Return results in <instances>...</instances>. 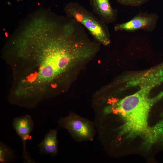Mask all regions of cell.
Returning <instances> with one entry per match:
<instances>
[{
  "label": "cell",
  "instance_id": "6da1fadb",
  "mask_svg": "<svg viewBox=\"0 0 163 163\" xmlns=\"http://www.w3.org/2000/svg\"><path fill=\"white\" fill-rule=\"evenodd\" d=\"M21 37L10 51L11 92L18 100L37 105L53 95L75 66V60L67 46L50 31L36 29Z\"/></svg>",
  "mask_w": 163,
  "mask_h": 163
},
{
  "label": "cell",
  "instance_id": "7a4b0ae2",
  "mask_svg": "<svg viewBox=\"0 0 163 163\" xmlns=\"http://www.w3.org/2000/svg\"><path fill=\"white\" fill-rule=\"evenodd\" d=\"M163 98V91L152 98L136 93L128 96L112 106V108L133 123L146 120L151 107Z\"/></svg>",
  "mask_w": 163,
  "mask_h": 163
},
{
  "label": "cell",
  "instance_id": "3957f363",
  "mask_svg": "<svg viewBox=\"0 0 163 163\" xmlns=\"http://www.w3.org/2000/svg\"><path fill=\"white\" fill-rule=\"evenodd\" d=\"M64 11L67 16L82 24L94 39L101 44L107 46L110 43V35L107 24L93 13L76 2L67 4Z\"/></svg>",
  "mask_w": 163,
  "mask_h": 163
},
{
  "label": "cell",
  "instance_id": "277c9868",
  "mask_svg": "<svg viewBox=\"0 0 163 163\" xmlns=\"http://www.w3.org/2000/svg\"><path fill=\"white\" fill-rule=\"evenodd\" d=\"M158 18L154 13L140 12L128 21L115 25L114 30L116 31L131 32L142 30L152 32L156 27Z\"/></svg>",
  "mask_w": 163,
  "mask_h": 163
},
{
  "label": "cell",
  "instance_id": "5b68a950",
  "mask_svg": "<svg viewBox=\"0 0 163 163\" xmlns=\"http://www.w3.org/2000/svg\"><path fill=\"white\" fill-rule=\"evenodd\" d=\"M57 122L61 127L82 139H89L92 136L93 129L90 124L72 114L61 118Z\"/></svg>",
  "mask_w": 163,
  "mask_h": 163
},
{
  "label": "cell",
  "instance_id": "8992f818",
  "mask_svg": "<svg viewBox=\"0 0 163 163\" xmlns=\"http://www.w3.org/2000/svg\"><path fill=\"white\" fill-rule=\"evenodd\" d=\"M34 125V122L31 116L28 114L15 118L12 121L13 128L23 143V152L21 157L25 160L29 159L30 157L27 150L26 144L30 138V134Z\"/></svg>",
  "mask_w": 163,
  "mask_h": 163
},
{
  "label": "cell",
  "instance_id": "52a82bcc",
  "mask_svg": "<svg viewBox=\"0 0 163 163\" xmlns=\"http://www.w3.org/2000/svg\"><path fill=\"white\" fill-rule=\"evenodd\" d=\"M89 4L93 12L105 24L116 21L118 11L112 7L110 0H89Z\"/></svg>",
  "mask_w": 163,
  "mask_h": 163
},
{
  "label": "cell",
  "instance_id": "ba28073f",
  "mask_svg": "<svg viewBox=\"0 0 163 163\" xmlns=\"http://www.w3.org/2000/svg\"><path fill=\"white\" fill-rule=\"evenodd\" d=\"M57 130L51 129L46 133L43 140L38 145L40 154H49L54 157L58 151Z\"/></svg>",
  "mask_w": 163,
  "mask_h": 163
},
{
  "label": "cell",
  "instance_id": "9c48e42d",
  "mask_svg": "<svg viewBox=\"0 0 163 163\" xmlns=\"http://www.w3.org/2000/svg\"><path fill=\"white\" fill-rule=\"evenodd\" d=\"M15 150L5 143L0 142V163H9L15 161Z\"/></svg>",
  "mask_w": 163,
  "mask_h": 163
},
{
  "label": "cell",
  "instance_id": "30bf717a",
  "mask_svg": "<svg viewBox=\"0 0 163 163\" xmlns=\"http://www.w3.org/2000/svg\"><path fill=\"white\" fill-rule=\"evenodd\" d=\"M119 4L123 5L138 7L148 2L149 0H116Z\"/></svg>",
  "mask_w": 163,
  "mask_h": 163
}]
</instances>
